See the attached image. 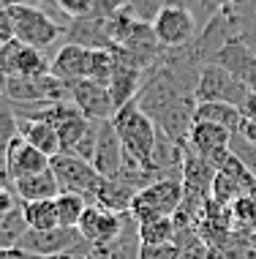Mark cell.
Wrapping results in <instances>:
<instances>
[{"label":"cell","instance_id":"1","mask_svg":"<svg viewBox=\"0 0 256 259\" xmlns=\"http://www.w3.org/2000/svg\"><path fill=\"white\" fill-rule=\"evenodd\" d=\"M112 123L117 128L120 142H123V150H126V161H134V164H139L150 172V158H153V150H156V142H158L156 120L139 107V101L134 99V101H128L126 107H120L115 112Z\"/></svg>","mask_w":256,"mask_h":259},{"label":"cell","instance_id":"2","mask_svg":"<svg viewBox=\"0 0 256 259\" xmlns=\"http://www.w3.org/2000/svg\"><path fill=\"white\" fill-rule=\"evenodd\" d=\"M185 188H183V175H175V178H161L153 180L144 188L136 191L134 202H131L128 215L139 221H150V219H167V215H175L180 205H183Z\"/></svg>","mask_w":256,"mask_h":259},{"label":"cell","instance_id":"3","mask_svg":"<svg viewBox=\"0 0 256 259\" xmlns=\"http://www.w3.org/2000/svg\"><path fill=\"white\" fill-rule=\"evenodd\" d=\"M52 172L60 183V191L68 194H79L85 197L90 205H95V197H98V188L104 183V175L93 166V161L79 158L74 153H58L52 156Z\"/></svg>","mask_w":256,"mask_h":259},{"label":"cell","instance_id":"4","mask_svg":"<svg viewBox=\"0 0 256 259\" xmlns=\"http://www.w3.org/2000/svg\"><path fill=\"white\" fill-rule=\"evenodd\" d=\"M248 99H251V90L243 79L234 71H229L221 63H210L202 68L193 90V101H226V104H237L245 109Z\"/></svg>","mask_w":256,"mask_h":259},{"label":"cell","instance_id":"5","mask_svg":"<svg viewBox=\"0 0 256 259\" xmlns=\"http://www.w3.org/2000/svg\"><path fill=\"white\" fill-rule=\"evenodd\" d=\"M6 99L14 104H52V101H71L68 82L60 76L38 74V76H6L3 88Z\"/></svg>","mask_w":256,"mask_h":259},{"label":"cell","instance_id":"6","mask_svg":"<svg viewBox=\"0 0 256 259\" xmlns=\"http://www.w3.org/2000/svg\"><path fill=\"white\" fill-rule=\"evenodd\" d=\"M9 11L14 22V38L25 41L36 50H46L63 36V27L41 6H9Z\"/></svg>","mask_w":256,"mask_h":259},{"label":"cell","instance_id":"7","mask_svg":"<svg viewBox=\"0 0 256 259\" xmlns=\"http://www.w3.org/2000/svg\"><path fill=\"white\" fill-rule=\"evenodd\" d=\"M38 256L49 254H90L87 240L74 227H55V229H27L22 240L17 243Z\"/></svg>","mask_w":256,"mask_h":259},{"label":"cell","instance_id":"8","mask_svg":"<svg viewBox=\"0 0 256 259\" xmlns=\"http://www.w3.org/2000/svg\"><path fill=\"white\" fill-rule=\"evenodd\" d=\"M153 33L161 47L177 50V47L188 44L196 33V22H193V14L180 3H167L161 6L153 19Z\"/></svg>","mask_w":256,"mask_h":259},{"label":"cell","instance_id":"9","mask_svg":"<svg viewBox=\"0 0 256 259\" xmlns=\"http://www.w3.org/2000/svg\"><path fill=\"white\" fill-rule=\"evenodd\" d=\"M52 60L44 58V50L11 38L9 44H0V74L3 76H38L49 74Z\"/></svg>","mask_w":256,"mask_h":259},{"label":"cell","instance_id":"10","mask_svg":"<svg viewBox=\"0 0 256 259\" xmlns=\"http://www.w3.org/2000/svg\"><path fill=\"white\" fill-rule=\"evenodd\" d=\"M123 219H126V213H115L101 205H87L77 229L90 248H109L123 232Z\"/></svg>","mask_w":256,"mask_h":259},{"label":"cell","instance_id":"11","mask_svg":"<svg viewBox=\"0 0 256 259\" xmlns=\"http://www.w3.org/2000/svg\"><path fill=\"white\" fill-rule=\"evenodd\" d=\"M68 90H71V101L77 104V109L87 120H112L115 117V101L112 93H109V85H104L98 79H74L68 82Z\"/></svg>","mask_w":256,"mask_h":259},{"label":"cell","instance_id":"12","mask_svg":"<svg viewBox=\"0 0 256 259\" xmlns=\"http://www.w3.org/2000/svg\"><path fill=\"white\" fill-rule=\"evenodd\" d=\"M232 139L234 134L229 128L218 123H207V120H193L191 123V131H188V148H193L199 156H204L207 161L213 164H221L226 156L232 153Z\"/></svg>","mask_w":256,"mask_h":259},{"label":"cell","instance_id":"13","mask_svg":"<svg viewBox=\"0 0 256 259\" xmlns=\"http://www.w3.org/2000/svg\"><path fill=\"white\" fill-rule=\"evenodd\" d=\"M6 161H9V178L11 183L19 178H27V175H38L44 169H49L52 156H46L44 150H38L36 145H30L25 137H14V142L6 150Z\"/></svg>","mask_w":256,"mask_h":259},{"label":"cell","instance_id":"14","mask_svg":"<svg viewBox=\"0 0 256 259\" xmlns=\"http://www.w3.org/2000/svg\"><path fill=\"white\" fill-rule=\"evenodd\" d=\"M126 164V150L123 142L117 137V128L112 120H101L98 123V142H95V156H93V166L98 169L104 178H115L117 172Z\"/></svg>","mask_w":256,"mask_h":259},{"label":"cell","instance_id":"15","mask_svg":"<svg viewBox=\"0 0 256 259\" xmlns=\"http://www.w3.org/2000/svg\"><path fill=\"white\" fill-rule=\"evenodd\" d=\"M90 66H93V47L66 41L58 50V55L52 58L49 71L55 76H60L63 82H74V79H87Z\"/></svg>","mask_w":256,"mask_h":259},{"label":"cell","instance_id":"16","mask_svg":"<svg viewBox=\"0 0 256 259\" xmlns=\"http://www.w3.org/2000/svg\"><path fill=\"white\" fill-rule=\"evenodd\" d=\"M14 194H17L19 202H41V199H55L60 194V183L55 178L52 166L38 175H27V178H19L11 183Z\"/></svg>","mask_w":256,"mask_h":259},{"label":"cell","instance_id":"17","mask_svg":"<svg viewBox=\"0 0 256 259\" xmlns=\"http://www.w3.org/2000/svg\"><path fill=\"white\" fill-rule=\"evenodd\" d=\"M139 82H142V68L134 66V63H126L117 58V68L109 79V93H112V101L115 107H126L128 101H134L139 96Z\"/></svg>","mask_w":256,"mask_h":259},{"label":"cell","instance_id":"18","mask_svg":"<svg viewBox=\"0 0 256 259\" xmlns=\"http://www.w3.org/2000/svg\"><path fill=\"white\" fill-rule=\"evenodd\" d=\"M243 107L237 104H226V101H196L193 107V120H207V123H218L224 128H229L232 134L240 131L243 123Z\"/></svg>","mask_w":256,"mask_h":259},{"label":"cell","instance_id":"19","mask_svg":"<svg viewBox=\"0 0 256 259\" xmlns=\"http://www.w3.org/2000/svg\"><path fill=\"white\" fill-rule=\"evenodd\" d=\"M19 120V137H25L30 145L44 150L46 156H58L60 153V134L52 123L36 120V117H17Z\"/></svg>","mask_w":256,"mask_h":259},{"label":"cell","instance_id":"20","mask_svg":"<svg viewBox=\"0 0 256 259\" xmlns=\"http://www.w3.org/2000/svg\"><path fill=\"white\" fill-rule=\"evenodd\" d=\"M136 235H139L142 246H164V243H175V237H177L175 215L139 221V224H136Z\"/></svg>","mask_w":256,"mask_h":259},{"label":"cell","instance_id":"21","mask_svg":"<svg viewBox=\"0 0 256 259\" xmlns=\"http://www.w3.org/2000/svg\"><path fill=\"white\" fill-rule=\"evenodd\" d=\"M27 229H30V224L25 219V207H22V202H17L11 210H6L0 215V248L17 246Z\"/></svg>","mask_w":256,"mask_h":259},{"label":"cell","instance_id":"22","mask_svg":"<svg viewBox=\"0 0 256 259\" xmlns=\"http://www.w3.org/2000/svg\"><path fill=\"white\" fill-rule=\"evenodd\" d=\"M58 199V197H55ZM55 199H41V202H22L25 219L30 224V229H55L60 227L58 215V202Z\"/></svg>","mask_w":256,"mask_h":259},{"label":"cell","instance_id":"23","mask_svg":"<svg viewBox=\"0 0 256 259\" xmlns=\"http://www.w3.org/2000/svg\"><path fill=\"white\" fill-rule=\"evenodd\" d=\"M58 215H60V227H79L82 215H85V210L90 202L85 197H79V194H68V191H60L58 194Z\"/></svg>","mask_w":256,"mask_h":259},{"label":"cell","instance_id":"24","mask_svg":"<svg viewBox=\"0 0 256 259\" xmlns=\"http://www.w3.org/2000/svg\"><path fill=\"white\" fill-rule=\"evenodd\" d=\"M63 14H68L71 19H82V17H93L95 14V0H55Z\"/></svg>","mask_w":256,"mask_h":259},{"label":"cell","instance_id":"25","mask_svg":"<svg viewBox=\"0 0 256 259\" xmlns=\"http://www.w3.org/2000/svg\"><path fill=\"white\" fill-rule=\"evenodd\" d=\"M136 259H180L177 243H164V246H142L136 251Z\"/></svg>","mask_w":256,"mask_h":259},{"label":"cell","instance_id":"26","mask_svg":"<svg viewBox=\"0 0 256 259\" xmlns=\"http://www.w3.org/2000/svg\"><path fill=\"white\" fill-rule=\"evenodd\" d=\"M14 38V22H11V11L9 6L0 3V44H9Z\"/></svg>","mask_w":256,"mask_h":259},{"label":"cell","instance_id":"27","mask_svg":"<svg viewBox=\"0 0 256 259\" xmlns=\"http://www.w3.org/2000/svg\"><path fill=\"white\" fill-rule=\"evenodd\" d=\"M237 134L243 137L248 145H253V148H256V115H251V112H245V115H243V123H240V131H237Z\"/></svg>","mask_w":256,"mask_h":259},{"label":"cell","instance_id":"28","mask_svg":"<svg viewBox=\"0 0 256 259\" xmlns=\"http://www.w3.org/2000/svg\"><path fill=\"white\" fill-rule=\"evenodd\" d=\"M0 259H41V256L22 246H9V248H0Z\"/></svg>","mask_w":256,"mask_h":259},{"label":"cell","instance_id":"29","mask_svg":"<svg viewBox=\"0 0 256 259\" xmlns=\"http://www.w3.org/2000/svg\"><path fill=\"white\" fill-rule=\"evenodd\" d=\"M17 202H19L17 194H14L9 186H0V215H3L6 210H11L14 205H17Z\"/></svg>","mask_w":256,"mask_h":259},{"label":"cell","instance_id":"30","mask_svg":"<svg viewBox=\"0 0 256 259\" xmlns=\"http://www.w3.org/2000/svg\"><path fill=\"white\" fill-rule=\"evenodd\" d=\"M0 186H11V178H9V161H6V156H0Z\"/></svg>","mask_w":256,"mask_h":259},{"label":"cell","instance_id":"31","mask_svg":"<svg viewBox=\"0 0 256 259\" xmlns=\"http://www.w3.org/2000/svg\"><path fill=\"white\" fill-rule=\"evenodd\" d=\"M3 6H38L44 3V0H0Z\"/></svg>","mask_w":256,"mask_h":259},{"label":"cell","instance_id":"32","mask_svg":"<svg viewBox=\"0 0 256 259\" xmlns=\"http://www.w3.org/2000/svg\"><path fill=\"white\" fill-rule=\"evenodd\" d=\"M41 259H87V254H49V256H41Z\"/></svg>","mask_w":256,"mask_h":259},{"label":"cell","instance_id":"33","mask_svg":"<svg viewBox=\"0 0 256 259\" xmlns=\"http://www.w3.org/2000/svg\"><path fill=\"white\" fill-rule=\"evenodd\" d=\"M243 112H251V115H256V93H251V99H248V104H245Z\"/></svg>","mask_w":256,"mask_h":259},{"label":"cell","instance_id":"34","mask_svg":"<svg viewBox=\"0 0 256 259\" xmlns=\"http://www.w3.org/2000/svg\"><path fill=\"white\" fill-rule=\"evenodd\" d=\"M44 3H49V6H55V0H44ZM55 9H58V6H55Z\"/></svg>","mask_w":256,"mask_h":259}]
</instances>
